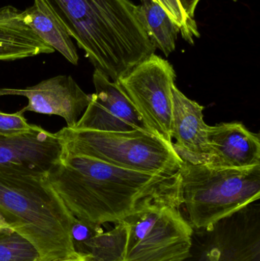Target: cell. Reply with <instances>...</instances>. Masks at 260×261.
<instances>
[{
	"label": "cell",
	"mask_w": 260,
	"mask_h": 261,
	"mask_svg": "<svg viewBox=\"0 0 260 261\" xmlns=\"http://www.w3.org/2000/svg\"><path fill=\"white\" fill-rule=\"evenodd\" d=\"M47 178L75 218L96 225L119 223L151 201L182 205L180 172L143 173L89 156L64 154Z\"/></svg>",
	"instance_id": "6da1fadb"
},
{
	"label": "cell",
	"mask_w": 260,
	"mask_h": 261,
	"mask_svg": "<svg viewBox=\"0 0 260 261\" xmlns=\"http://www.w3.org/2000/svg\"><path fill=\"white\" fill-rule=\"evenodd\" d=\"M48 12L95 67L119 81L154 54L140 6L131 0H34Z\"/></svg>",
	"instance_id": "7a4b0ae2"
},
{
	"label": "cell",
	"mask_w": 260,
	"mask_h": 261,
	"mask_svg": "<svg viewBox=\"0 0 260 261\" xmlns=\"http://www.w3.org/2000/svg\"><path fill=\"white\" fill-rule=\"evenodd\" d=\"M0 214L37 248L42 261L75 252L71 236L75 217L47 173L0 167Z\"/></svg>",
	"instance_id": "3957f363"
},
{
	"label": "cell",
	"mask_w": 260,
	"mask_h": 261,
	"mask_svg": "<svg viewBox=\"0 0 260 261\" xmlns=\"http://www.w3.org/2000/svg\"><path fill=\"white\" fill-rule=\"evenodd\" d=\"M182 205L194 230L206 229L260 197V165L246 168L192 164L180 169Z\"/></svg>",
	"instance_id": "277c9868"
},
{
	"label": "cell",
	"mask_w": 260,
	"mask_h": 261,
	"mask_svg": "<svg viewBox=\"0 0 260 261\" xmlns=\"http://www.w3.org/2000/svg\"><path fill=\"white\" fill-rule=\"evenodd\" d=\"M64 154L94 158L107 164L143 173H179L183 160L172 144L152 132H109L64 127L56 132Z\"/></svg>",
	"instance_id": "5b68a950"
},
{
	"label": "cell",
	"mask_w": 260,
	"mask_h": 261,
	"mask_svg": "<svg viewBox=\"0 0 260 261\" xmlns=\"http://www.w3.org/2000/svg\"><path fill=\"white\" fill-rule=\"evenodd\" d=\"M180 204L151 201L122 221L126 227L121 261H184L190 254L194 228Z\"/></svg>",
	"instance_id": "8992f818"
},
{
	"label": "cell",
	"mask_w": 260,
	"mask_h": 261,
	"mask_svg": "<svg viewBox=\"0 0 260 261\" xmlns=\"http://www.w3.org/2000/svg\"><path fill=\"white\" fill-rule=\"evenodd\" d=\"M176 77L172 64L153 54L116 81L148 128L170 144H174L172 87Z\"/></svg>",
	"instance_id": "52a82bcc"
},
{
	"label": "cell",
	"mask_w": 260,
	"mask_h": 261,
	"mask_svg": "<svg viewBox=\"0 0 260 261\" xmlns=\"http://www.w3.org/2000/svg\"><path fill=\"white\" fill-rule=\"evenodd\" d=\"M184 261H260L259 205L250 204L210 228L194 230Z\"/></svg>",
	"instance_id": "ba28073f"
},
{
	"label": "cell",
	"mask_w": 260,
	"mask_h": 261,
	"mask_svg": "<svg viewBox=\"0 0 260 261\" xmlns=\"http://www.w3.org/2000/svg\"><path fill=\"white\" fill-rule=\"evenodd\" d=\"M93 82L96 92L90 95V102L73 128L98 132L141 130L152 132L117 82L111 81L97 70L93 73Z\"/></svg>",
	"instance_id": "9c48e42d"
},
{
	"label": "cell",
	"mask_w": 260,
	"mask_h": 261,
	"mask_svg": "<svg viewBox=\"0 0 260 261\" xmlns=\"http://www.w3.org/2000/svg\"><path fill=\"white\" fill-rule=\"evenodd\" d=\"M5 96L25 97L27 105L21 112L60 116L70 128H75L90 100V95L70 75H58L25 88L0 89V97Z\"/></svg>",
	"instance_id": "30bf717a"
},
{
	"label": "cell",
	"mask_w": 260,
	"mask_h": 261,
	"mask_svg": "<svg viewBox=\"0 0 260 261\" xmlns=\"http://www.w3.org/2000/svg\"><path fill=\"white\" fill-rule=\"evenodd\" d=\"M56 133L34 125L17 135L0 136V167L48 173L64 156Z\"/></svg>",
	"instance_id": "8fae6325"
},
{
	"label": "cell",
	"mask_w": 260,
	"mask_h": 261,
	"mask_svg": "<svg viewBox=\"0 0 260 261\" xmlns=\"http://www.w3.org/2000/svg\"><path fill=\"white\" fill-rule=\"evenodd\" d=\"M172 114L171 135L174 149L184 161L208 164L211 149L208 141L209 125L205 122V107L185 96L177 86L172 87Z\"/></svg>",
	"instance_id": "7c38bea8"
},
{
	"label": "cell",
	"mask_w": 260,
	"mask_h": 261,
	"mask_svg": "<svg viewBox=\"0 0 260 261\" xmlns=\"http://www.w3.org/2000/svg\"><path fill=\"white\" fill-rule=\"evenodd\" d=\"M208 141L211 156L208 164L246 168L260 165L259 135L241 122H224L209 126Z\"/></svg>",
	"instance_id": "4fadbf2b"
},
{
	"label": "cell",
	"mask_w": 260,
	"mask_h": 261,
	"mask_svg": "<svg viewBox=\"0 0 260 261\" xmlns=\"http://www.w3.org/2000/svg\"><path fill=\"white\" fill-rule=\"evenodd\" d=\"M54 51L24 22L22 11L12 6L0 8V61H17Z\"/></svg>",
	"instance_id": "5bb4252c"
},
{
	"label": "cell",
	"mask_w": 260,
	"mask_h": 261,
	"mask_svg": "<svg viewBox=\"0 0 260 261\" xmlns=\"http://www.w3.org/2000/svg\"><path fill=\"white\" fill-rule=\"evenodd\" d=\"M24 22L54 50L59 52L67 61L77 65L79 55L71 37L65 29L44 8L34 1V4L22 11Z\"/></svg>",
	"instance_id": "9a60e30c"
},
{
	"label": "cell",
	"mask_w": 260,
	"mask_h": 261,
	"mask_svg": "<svg viewBox=\"0 0 260 261\" xmlns=\"http://www.w3.org/2000/svg\"><path fill=\"white\" fill-rule=\"evenodd\" d=\"M140 2V10L151 41L165 56H169L176 50L177 36L180 33L178 28L155 0Z\"/></svg>",
	"instance_id": "2e32d148"
},
{
	"label": "cell",
	"mask_w": 260,
	"mask_h": 261,
	"mask_svg": "<svg viewBox=\"0 0 260 261\" xmlns=\"http://www.w3.org/2000/svg\"><path fill=\"white\" fill-rule=\"evenodd\" d=\"M126 236V227L120 222L110 231L98 233L76 251L89 256L93 261H121Z\"/></svg>",
	"instance_id": "e0dca14e"
},
{
	"label": "cell",
	"mask_w": 260,
	"mask_h": 261,
	"mask_svg": "<svg viewBox=\"0 0 260 261\" xmlns=\"http://www.w3.org/2000/svg\"><path fill=\"white\" fill-rule=\"evenodd\" d=\"M0 261H42L37 248L12 228L0 230Z\"/></svg>",
	"instance_id": "ac0fdd59"
},
{
	"label": "cell",
	"mask_w": 260,
	"mask_h": 261,
	"mask_svg": "<svg viewBox=\"0 0 260 261\" xmlns=\"http://www.w3.org/2000/svg\"><path fill=\"white\" fill-rule=\"evenodd\" d=\"M167 14L172 22L177 26L182 37L189 44L193 45L195 38L200 33L195 18L188 16L179 0H155Z\"/></svg>",
	"instance_id": "d6986e66"
},
{
	"label": "cell",
	"mask_w": 260,
	"mask_h": 261,
	"mask_svg": "<svg viewBox=\"0 0 260 261\" xmlns=\"http://www.w3.org/2000/svg\"><path fill=\"white\" fill-rule=\"evenodd\" d=\"M33 125L27 122L21 110L15 113L0 111V136L24 133L32 129Z\"/></svg>",
	"instance_id": "ffe728a7"
},
{
	"label": "cell",
	"mask_w": 260,
	"mask_h": 261,
	"mask_svg": "<svg viewBox=\"0 0 260 261\" xmlns=\"http://www.w3.org/2000/svg\"><path fill=\"white\" fill-rule=\"evenodd\" d=\"M103 231L102 225L74 218L71 228L72 241L75 251L98 233Z\"/></svg>",
	"instance_id": "44dd1931"
},
{
	"label": "cell",
	"mask_w": 260,
	"mask_h": 261,
	"mask_svg": "<svg viewBox=\"0 0 260 261\" xmlns=\"http://www.w3.org/2000/svg\"><path fill=\"white\" fill-rule=\"evenodd\" d=\"M200 0H179L180 5L184 9L188 16L191 18L195 17V11Z\"/></svg>",
	"instance_id": "7402d4cb"
},
{
	"label": "cell",
	"mask_w": 260,
	"mask_h": 261,
	"mask_svg": "<svg viewBox=\"0 0 260 261\" xmlns=\"http://www.w3.org/2000/svg\"><path fill=\"white\" fill-rule=\"evenodd\" d=\"M48 261H93L89 256L82 253L75 252L65 256V257H61V258L54 259V260Z\"/></svg>",
	"instance_id": "603a6c76"
},
{
	"label": "cell",
	"mask_w": 260,
	"mask_h": 261,
	"mask_svg": "<svg viewBox=\"0 0 260 261\" xmlns=\"http://www.w3.org/2000/svg\"><path fill=\"white\" fill-rule=\"evenodd\" d=\"M6 228H12L9 226V224L5 221L2 215L0 214V230L6 229Z\"/></svg>",
	"instance_id": "cb8c5ba5"
}]
</instances>
